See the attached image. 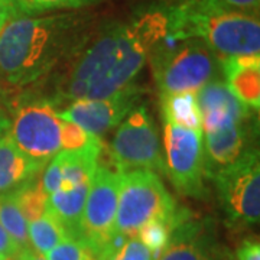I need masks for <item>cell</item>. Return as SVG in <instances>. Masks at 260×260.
Wrapping results in <instances>:
<instances>
[{
    "label": "cell",
    "instance_id": "obj_1",
    "mask_svg": "<svg viewBox=\"0 0 260 260\" xmlns=\"http://www.w3.org/2000/svg\"><path fill=\"white\" fill-rule=\"evenodd\" d=\"M168 37L167 9H150L103 32L81 51L58 93L67 102L102 100L133 85Z\"/></svg>",
    "mask_w": 260,
    "mask_h": 260
},
{
    "label": "cell",
    "instance_id": "obj_2",
    "mask_svg": "<svg viewBox=\"0 0 260 260\" xmlns=\"http://www.w3.org/2000/svg\"><path fill=\"white\" fill-rule=\"evenodd\" d=\"M88 20L80 13L9 16L0 29V85L19 90L37 83L88 39Z\"/></svg>",
    "mask_w": 260,
    "mask_h": 260
},
{
    "label": "cell",
    "instance_id": "obj_3",
    "mask_svg": "<svg viewBox=\"0 0 260 260\" xmlns=\"http://www.w3.org/2000/svg\"><path fill=\"white\" fill-rule=\"evenodd\" d=\"M167 16V38L174 41H201L218 58L259 55V18L220 0H182L168 8Z\"/></svg>",
    "mask_w": 260,
    "mask_h": 260
},
{
    "label": "cell",
    "instance_id": "obj_4",
    "mask_svg": "<svg viewBox=\"0 0 260 260\" xmlns=\"http://www.w3.org/2000/svg\"><path fill=\"white\" fill-rule=\"evenodd\" d=\"M175 214V203L156 172L135 169L120 174L114 240L124 242L150 220L172 218Z\"/></svg>",
    "mask_w": 260,
    "mask_h": 260
},
{
    "label": "cell",
    "instance_id": "obj_5",
    "mask_svg": "<svg viewBox=\"0 0 260 260\" xmlns=\"http://www.w3.org/2000/svg\"><path fill=\"white\" fill-rule=\"evenodd\" d=\"M174 48L152 52V68L160 95L198 93L213 81L220 67V58L201 41L186 39Z\"/></svg>",
    "mask_w": 260,
    "mask_h": 260
},
{
    "label": "cell",
    "instance_id": "obj_6",
    "mask_svg": "<svg viewBox=\"0 0 260 260\" xmlns=\"http://www.w3.org/2000/svg\"><path fill=\"white\" fill-rule=\"evenodd\" d=\"M110 162L119 174L135 169L165 171L158 130L146 106H136L121 120L110 143Z\"/></svg>",
    "mask_w": 260,
    "mask_h": 260
},
{
    "label": "cell",
    "instance_id": "obj_7",
    "mask_svg": "<svg viewBox=\"0 0 260 260\" xmlns=\"http://www.w3.org/2000/svg\"><path fill=\"white\" fill-rule=\"evenodd\" d=\"M119 189L120 174L107 165H97L84 205L78 237L97 260L104 251L113 249Z\"/></svg>",
    "mask_w": 260,
    "mask_h": 260
},
{
    "label": "cell",
    "instance_id": "obj_8",
    "mask_svg": "<svg viewBox=\"0 0 260 260\" xmlns=\"http://www.w3.org/2000/svg\"><path fill=\"white\" fill-rule=\"evenodd\" d=\"M62 121L54 103L47 100L20 103L10 119L9 135L20 152L47 165L61 152Z\"/></svg>",
    "mask_w": 260,
    "mask_h": 260
},
{
    "label": "cell",
    "instance_id": "obj_9",
    "mask_svg": "<svg viewBox=\"0 0 260 260\" xmlns=\"http://www.w3.org/2000/svg\"><path fill=\"white\" fill-rule=\"evenodd\" d=\"M220 203L232 223L253 225L260 217L259 152L250 149L230 167L214 175Z\"/></svg>",
    "mask_w": 260,
    "mask_h": 260
},
{
    "label": "cell",
    "instance_id": "obj_10",
    "mask_svg": "<svg viewBox=\"0 0 260 260\" xmlns=\"http://www.w3.org/2000/svg\"><path fill=\"white\" fill-rule=\"evenodd\" d=\"M203 130H192L165 123V171L179 192L200 197L204 191Z\"/></svg>",
    "mask_w": 260,
    "mask_h": 260
},
{
    "label": "cell",
    "instance_id": "obj_11",
    "mask_svg": "<svg viewBox=\"0 0 260 260\" xmlns=\"http://www.w3.org/2000/svg\"><path fill=\"white\" fill-rule=\"evenodd\" d=\"M138 97L139 91L136 85H130L121 93L102 100L70 102L67 107L59 112L56 110V113L59 119L71 121L85 132L100 138L107 130L120 124L121 120L136 107Z\"/></svg>",
    "mask_w": 260,
    "mask_h": 260
},
{
    "label": "cell",
    "instance_id": "obj_12",
    "mask_svg": "<svg viewBox=\"0 0 260 260\" xmlns=\"http://www.w3.org/2000/svg\"><path fill=\"white\" fill-rule=\"evenodd\" d=\"M246 121L230 123L223 127L205 132L203 146L204 172L207 175L213 178L217 172L233 165L253 149L249 148V132Z\"/></svg>",
    "mask_w": 260,
    "mask_h": 260
},
{
    "label": "cell",
    "instance_id": "obj_13",
    "mask_svg": "<svg viewBox=\"0 0 260 260\" xmlns=\"http://www.w3.org/2000/svg\"><path fill=\"white\" fill-rule=\"evenodd\" d=\"M195 95L201 113L203 132L215 130L230 123L246 121L253 112L230 91L225 83L210 81Z\"/></svg>",
    "mask_w": 260,
    "mask_h": 260
},
{
    "label": "cell",
    "instance_id": "obj_14",
    "mask_svg": "<svg viewBox=\"0 0 260 260\" xmlns=\"http://www.w3.org/2000/svg\"><path fill=\"white\" fill-rule=\"evenodd\" d=\"M225 84L250 110L260 107V56L243 55L220 58Z\"/></svg>",
    "mask_w": 260,
    "mask_h": 260
},
{
    "label": "cell",
    "instance_id": "obj_15",
    "mask_svg": "<svg viewBox=\"0 0 260 260\" xmlns=\"http://www.w3.org/2000/svg\"><path fill=\"white\" fill-rule=\"evenodd\" d=\"M47 165L20 152L9 132L0 138V192H6L41 174Z\"/></svg>",
    "mask_w": 260,
    "mask_h": 260
},
{
    "label": "cell",
    "instance_id": "obj_16",
    "mask_svg": "<svg viewBox=\"0 0 260 260\" xmlns=\"http://www.w3.org/2000/svg\"><path fill=\"white\" fill-rule=\"evenodd\" d=\"M156 260H215V254L197 225L186 223L182 217L172 230L169 244Z\"/></svg>",
    "mask_w": 260,
    "mask_h": 260
},
{
    "label": "cell",
    "instance_id": "obj_17",
    "mask_svg": "<svg viewBox=\"0 0 260 260\" xmlns=\"http://www.w3.org/2000/svg\"><path fill=\"white\" fill-rule=\"evenodd\" d=\"M160 104L165 123L185 129L203 130L201 113L195 93L160 95Z\"/></svg>",
    "mask_w": 260,
    "mask_h": 260
},
{
    "label": "cell",
    "instance_id": "obj_18",
    "mask_svg": "<svg viewBox=\"0 0 260 260\" xmlns=\"http://www.w3.org/2000/svg\"><path fill=\"white\" fill-rule=\"evenodd\" d=\"M0 224L9 234L19 251L30 249L28 220L20 210L15 188L6 192H0Z\"/></svg>",
    "mask_w": 260,
    "mask_h": 260
},
{
    "label": "cell",
    "instance_id": "obj_19",
    "mask_svg": "<svg viewBox=\"0 0 260 260\" xmlns=\"http://www.w3.org/2000/svg\"><path fill=\"white\" fill-rule=\"evenodd\" d=\"M28 233L30 247L41 256H45L56 244H59L64 239L70 237L62 227V224L56 220L54 214L48 211V208L37 220L29 221Z\"/></svg>",
    "mask_w": 260,
    "mask_h": 260
},
{
    "label": "cell",
    "instance_id": "obj_20",
    "mask_svg": "<svg viewBox=\"0 0 260 260\" xmlns=\"http://www.w3.org/2000/svg\"><path fill=\"white\" fill-rule=\"evenodd\" d=\"M182 220V215L175 214L172 218H155L146 224H143L136 233V239L148 249L153 259H158V256L165 250L174 227Z\"/></svg>",
    "mask_w": 260,
    "mask_h": 260
},
{
    "label": "cell",
    "instance_id": "obj_21",
    "mask_svg": "<svg viewBox=\"0 0 260 260\" xmlns=\"http://www.w3.org/2000/svg\"><path fill=\"white\" fill-rule=\"evenodd\" d=\"M10 16H35L45 12L65 9H81L100 0H6Z\"/></svg>",
    "mask_w": 260,
    "mask_h": 260
},
{
    "label": "cell",
    "instance_id": "obj_22",
    "mask_svg": "<svg viewBox=\"0 0 260 260\" xmlns=\"http://www.w3.org/2000/svg\"><path fill=\"white\" fill-rule=\"evenodd\" d=\"M15 192L18 197L20 210L25 214L28 223L37 220L38 217H41L47 211L48 195L45 194V191L42 188L39 174L28 179L26 182L16 186Z\"/></svg>",
    "mask_w": 260,
    "mask_h": 260
},
{
    "label": "cell",
    "instance_id": "obj_23",
    "mask_svg": "<svg viewBox=\"0 0 260 260\" xmlns=\"http://www.w3.org/2000/svg\"><path fill=\"white\" fill-rule=\"evenodd\" d=\"M47 260H97L83 242L67 237L44 256Z\"/></svg>",
    "mask_w": 260,
    "mask_h": 260
},
{
    "label": "cell",
    "instance_id": "obj_24",
    "mask_svg": "<svg viewBox=\"0 0 260 260\" xmlns=\"http://www.w3.org/2000/svg\"><path fill=\"white\" fill-rule=\"evenodd\" d=\"M99 260H155L152 253L136 239L130 237L120 246L104 251Z\"/></svg>",
    "mask_w": 260,
    "mask_h": 260
},
{
    "label": "cell",
    "instance_id": "obj_25",
    "mask_svg": "<svg viewBox=\"0 0 260 260\" xmlns=\"http://www.w3.org/2000/svg\"><path fill=\"white\" fill-rule=\"evenodd\" d=\"M99 139L91 133L85 132L80 126H77L71 121H62V130H61V150H81L87 148L94 140Z\"/></svg>",
    "mask_w": 260,
    "mask_h": 260
},
{
    "label": "cell",
    "instance_id": "obj_26",
    "mask_svg": "<svg viewBox=\"0 0 260 260\" xmlns=\"http://www.w3.org/2000/svg\"><path fill=\"white\" fill-rule=\"evenodd\" d=\"M237 260H260V243L257 239L243 240L237 247Z\"/></svg>",
    "mask_w": 260,
    "mask_h": 260
},
{
    "label": "cell",
    "instance_id": "obj_27",
    "mask_svg": "<svg viewBox=\"0 0 260 260\" xmlns=\"http://www.w3.org/2000/svg\"><path fill=\"white\" fill-rule=\"evenodd\" d=\"M220 2L232 9L254 15V16H257V12H259L260 0H220Z\"/></svg>",
    "mask_w": 260,
    "mask_h": 260
},
{
    "label": "cell",
    "instance_id": "obj_28",
    "mask_svg": "<svg viewBox=\"0 0 260 260\" xmlns=\"http://www.w3.org/2000/svg\"><path fill=\"white\" fill-rule=\"evenodd\" d=\"M18 247L15 246L9 234L5 232V229L0 224V256L5 259H15L18 256Z\"/></svg>",
    "mask_w": 260,
    "mask_h": 260
},
{
    "label": "cell",
    "instance_id": "obj_29",
    "mask_svg": "<svg viewBox=\"0 0 260 260\" xmlns=\"http://www.w3.org/2000/svg\"><path fill=\"white\" fill-rule=\"evenodd\" d=\"M15 260H47L44 256H41L39 253L34 250L32 247L30 249H25V250L19 251L18 256L15 257Z\"/></svg>",
    "mask_w": 260,
    "mask_h": 260
},
{
    "label": "cell",
    "instance_id": "obj_30",
    "mask_svg": "<svg viewBox=\"0 0 260 260\" xmlns=\"http://www.w3.org/2000/svg\"><path fill=\"white\" fill-rule=\"evenodd\" d=\"M10 16L9 3L6 0H0V29L3 26V23L6 22V19Z\"/></svg>",
    "mask_w": 260,
    "mask_h": 260
},
{
    "label": "cell",
    "instance_id": "obj_31",
    "mask_svg": "<svg viewBox=\"0 0 260 260\" xmlns=\"http://www.w3.org/2000/svg\"><path fill=\"white\" fill-rule=\"evenodd\" d=\"M10 127V119L5 114V113L0 110V138L5 135V133H8L9 132Z\"/></svg>",
    "mask_w": 260,
    "mask_h": 260
},
{
    "label": "cell",
    "instance_id": "obj_32",
    "mask_svg": "<svg viewBox=\"0 0 260 260\" xmlns=\"http://www.w3.org/2000/svg\"><path fill=\"white\" fill-rule=\"evenodd\" d=\"M5 93V90H3V87H2V85H0V95H2V94Z\"/></svg>",
    "mask_w": 260,
    "mask_h": 260
},
{
    "label": "cell",
    "instance_id": "obj_33",
    "mask_svg": "<svg viewBox=\"0 0 260 260\" xmlns=\"http://www.w3.org/2000/svg\"><path fill=\"white\" fill-rule=\"evenodd\" d=\"M0 260H8V259H5V257H2V256H0Z\"/></svg>",
    "mask_w": 260,
    "mask_h": 260
}]
</instances>
